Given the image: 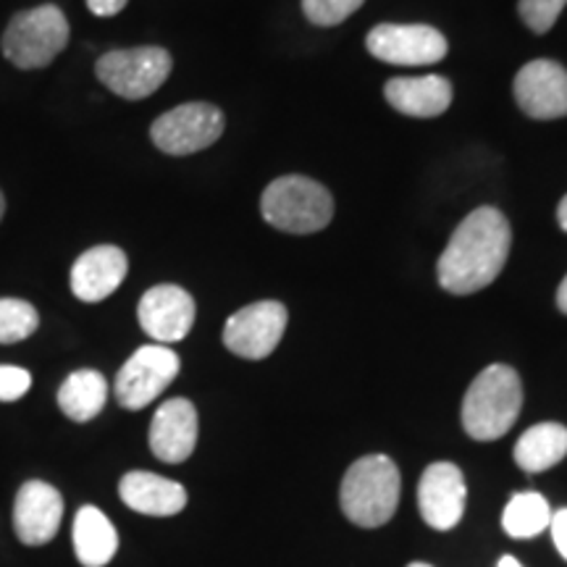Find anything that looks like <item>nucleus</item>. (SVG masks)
I'll return each mask as SVG.
<instances>
[{
    "label": "nucleus",
    "mask_w": 567,
    "mask_h": 567,
    "mask_svg": "<svg viewBox=\"0 0 567 567\" xmlns=\"http://www.w3.org/2000/svg\"><path fill=\"white\" fill-rule=\"evenodd\" d=\"M40 329V313L19 297H0V344H19Z\"/></svg>",
    "instance_id": "5701e85b"
},
{
    "label": "nucleus",
    "mask_w": 567,
    "mask_h": 567,
    "mask_svg": "<svg viewBox=\"0 0 567 567\" xmlns=\"http://www.w3.org/2000/svg\"><path fill=\"white\" fill-rule=\"evenodd\" d=\"M182 360L172 347L166 344H145L132 354L122 365L116 381H113V394L124 410L147 408L155 396H161L174 379L179 375Z\"/></svg>",
    "instance_id": "0eeeda50"
},
{
    "label": "nucleus",
    "mask_w": 567,
    "mask_h": 567,
    "mask_svg": "<svg viewBox=\"0 0 567 567\" xmlns=\"http://www.w3.org/2000/svg\"><path fill=\"white\" fill-rule=\"evenodd\" d=\"M74 551L84 567H105L118 551V534L103 509L84 505L74 517Z\"/></svg>",
    "instance_id": "6ab92c4d"
},
{
    "label": "nucleus",
    "mask_w": 567,
    "mask_h": 567,
    "mask_svg": "<svg viewBox=\"0 0 567 567\" xmlns=\"http://www.w3.org/2000/svg\"><path fill=\"white\" fill-rule=\"evenodd\" d=\"M174 61L166 48L142 45L103 53L95 63V74L105 90L124 101H145L172 74Z\"/></svg>",
    "instance_id": "423d86ee"
},
{
    "label": "nucleus",
    "mask_w": 567,
    "mask_h": 567,
    "mask_svg": "<svg viewBox=\"0 0 567 567\" xmlns=\"http://www.w3.org/2000/svg\"><path fill=\"white\" fill-rule=\"evenodd\" d=\"M567 455V429L563 423H538L517 439L515 463L526 473H544Z\"/></svg>",
    "instance_id": "412c9836"
},
{
    "label": "nucleus",
    "mask_w": 567,
    "mask_h": 567,
    "mask_svg": "<svg viewBox=\"0 0 567 567\" xmlns=\"http://www.w3.org/2000/svg\"><path fill=\"white\" fill-rule=\"evenodd\" d=\"M197 410L189 400L184 396H174V400L163 402L155 410L153 423H151V450L161 463L179 465L184 460L193 457L197 446Z\"/></svg>",
    "instance_id": "dca6fc26"
},
{
    "label": "nucleus",
    "mask_w": 567,
    "mask_h": 567,
    "mask_svg": "<svg viewBox=\"0 0 567 567\" xmlns=\"http://www.w3.org/2000/svg\"><path fill=\"white\" fill-rule=\"evenodd\" d=\"M557 221L563 226V231H567V195L563 197V203H559L557 208Z\"/></svg>",
    "instance_id": "c756f323"
},
{
    "label": "nucleus",
    "mask_w": 567,
    "mask_h": 567,
    "mask_svg": "<svg viewBox=\"0 0 567 567\" xmlns=\"http://www.w3.org/2000/svg\"><path fill=\"white\" fill-rule=\"evenodd\" d=\"M32 389V373L19 365H0V402H17Z\"/></svg>",
    "instance_id": "a878e982"
},
{
    "label": "nucleus",
    "mask_w": 567,
    "mask_h": 567,
    "mask_svg": "<svg viewBox=\"0 0 567 567\" xmlns=\"http://www.w3.org/2000/svg\"><path fill=\"white\" fill-rule=\"evenodd\" d=\"M384 97L394 111L413 118H434L452 105V84L446 76H396L389 80Z\"/></svg>",
    "instance_id": "a211bd4d"
},
{
    "label": "nucleus",
    "mask_w": 567,
    "mask_h": 567,
    "mask_svg": "<svg viewBox=\"0 0 567 567\" xmlns=\"http://www.w3.org/2000/svg\"><path fill=\"white\" fill-rule=\"evenodd\" d=\"M105 402H109V381L92 368L74 371L59 389L61 413L74 423H90L103 413Z\"/></svg>",
    "instance_id": "aec40b11"
},
{
    "label": "nucleus",
    "mask_w": 567,
    "mask_h": 567,
    "mask_svg": "<svg viewBox=\"0 0 567 567\" xmlns=\"http://www.w3.org/2000/svg\"><path fill=\"white\" fill-rule=\"evenodd\" d=\"M523 408V384L509 365H488L467 386L463 429L476 442H496L513 429Z\"/></svg>",
    "instance_id": "7ed1b4c3"
},
{
    "label": "nucleus",
    "mask_w": 567,
    "mask_h": 567,
    "mask_svg": "<svg viewBox=\"0 0 567 567\" xmlns=\"http://www.w3.org/2000/svg\"><path fill=\"white\" fill-rule=\"evenodd\" d=\"M260 213L279 231L313 234L329 226L334 197L308 176H279L260 197Z\"/></svg>",
    "instance_id": "39448f33"
},
{
    "label": "nucleus",
    "mask_w": 567,
    "mask_h": 567,
    "mask_svg": "<svg viewBox=\"0 0 567 567\" xmlns=\"http://www.w3.org/2000/svg\"><path fill=\"white\" fill-rule=\"evenodd\" d=\"M513 229L505 213L496 208H476L452 234L450 245L439 258L436 274L442 289L452 295H473L494 284L502 274Z\"/></svg>",
    "instance_id": "f257e3e1"
},
{
    "label": "nucleus",
    "mask_w": 567,
    "mask_h": 567,
    "mask_svg": "<svg viewBox=\"0 0 567 567\" xmlns=\"http://www.w3.org/2000/svg\"><path fill=\"white\" fill-rule=\"evenodd\" d=\"M226 130L221 109L210 103H184L166 111L151 126V140L166 155H193L216 145Z\"/></svg>",
    "instance_id": "6e6552de"
},
{
    "label": "nucleus",
    "mask_w": 567,
    "mask_h": 567,
    "mask_svg": "<svg viewBox=\"0 0 567 567\" xmlns=\"http://www.w3.org/2000/svg\"><path fill=\"white\" fill-rule=\"evenodd\" d=\"M126 3H130V0H87V9L90 13H95V17L109 19L122 13L126 9Z\"/></svg>",
    "instance_id": "cd10ccee"
},
{
    "label": "nucleus",
    "mask_w": 567,
    "mask_h": 567,
    "mask_svg": "<svg viewBox=\"0 0 567 567\" xmlns=\"http://www.w3.org/2000/svg\"><path fill=\"white\" fill-rule=\"evenodd\" d=\"M496 567H523L520 563H517V559L513 557V555H505L499 559V563H496Z\"/></svg>",
    "instance_id": "7c9ffc66"
},
{
    "label": "nucleus",
    "mask_w": 567,
    "mask_h": 567,
    "mask_svg": "<svg viewBox=\"0 0 567 567\" xmlns=\"http://www.w3.org/2000/svg\"><path fill=\"white\" fill-rule=\"evenodd\" d=\"M71 27L66 13L55 3H42L34 9L19 11L9 21L0 51L3 59L21 71L48 69L59 55L66 51Z\"/></svg>",
    "instance_id": "20e7f679"
},
{
    "label": "nucleus",
    "mask_w": 567,
    "mask_h": 567,
    "mask_svg": "<svg viewBox=\"0 0 567 567\" xmlns=\"http://www.w3.org/2000/svg\"><path fill=\"white\" fill-rule=\"evenodd\" d=\"M400 467L386 455L354 460L339 488V505L347 520L360 528H381L392 520L400 505Z\"/></svg>",
    "instance_id": "f03ea898"
},
{
    "label": "nucleus",
    "mask_w": 567,
    "mask_h": 567,
    "mask_svg": "<svg viewBox=\"0 0 567 567\" xmlns=\"http://www.w3.org/2000/svg\"><path fill=\"white\" fill-rule=\"evenodd\" d=\"M195 300L187 289L176 284H158L147 289L137 305V318L142 331L155 344H176L193 331L195 326Z\"/></svg>",
    "instance_id": "9b49d317"
},
{
    "label": "nucleus",
    "mask_w": 567,
    "mask_h": 567,
    "mask_svg": "<svg viewBox=\"0 0 567 567\" xmlns=\"http://www.w3.org/2000/svg\"><path fill=\"white\" fill-rule=\"evenodd\" d=\"M467 486L463 471L455 463H434L423 471L417 484V509L425 526L452 530L463 520Z\"/></svg>",
    "instance_id": "f8f14e48"
},
{
    "label": "nucleus",
    "mask_w": 567,
    "mask_h": 567,
    "mask_svg": "<svg viewBox=\"0 0 567 567\" xmlns=\"http://www.w3.org/2000/svg\"><path fill=\"white\" fill-rule=\"evenodd\" d=\"M557 308L567 316V276H565L563 284H559V289H557Z\"/></svg>",
    "instance_id": "c85d7f7f"
},
{
    "label": "nucleus",
    "mask_w": 567,
    "mask_h": 567,
    "mask_svg": "<svg viewBox=\"0 0 567 567\" xmlns=\"http://www.w3.org/2000/svg\"><path fill=\"white\" fill-rule=\"evenodd\" d=\"M363 3L365 0H302V11L316 27H337Z\"/></svg>",
    "instance_id": "b1692460"
},
{
    "label": "nucleus",
    "mask_w": 567,
    "mask_h": 567,
    "mask_svg": "<svg viewBox=\"0 0 567 567\" xmlns=\"http://www.w3.org/2000/svg\"><path fill=\"white\" fill-rule=\"evenodd\" d=\"M118 496L134 513L151 517H172L187 507V488L147 471L126 473L118 481Z\"/></svg>",
    "instance_id": "f3484780"
},
{
    "label": "nucleus",
    "mask_w": 567,
    "mask_h": 567,
    "mask_svg": "<svg viewBox=\"0 0 567 567\" xmlns=\"http://www.w3.org/2000/svg\"><path fill=\"white\" fill-rule=\"evenodd\" d=\"M365 48L373 59L394 66H429L450 51V42L429 24H379L368 32Z\"/></svg>",
    "instance_id": "1a4fd4ad"
},
{
    "label": "nucleus",
    "mask_w": 567,
    "mask_h": 567,
    "mask_svg": "<svg viewBox=\"0 0 567 567\" xmlns=\"http://www.w3.org/2000/svg\"><path fill=\"white\" fill-rule=\"evenodd\" d=\"M551 507L538 492H520L507 502L502 513V528L513 538H536L549 528Z\"/></svg>",
    "instance_id": "4be33fe9"
},
{
    "label": "nucleus",
    "mask_w": 567,
    "mask_h": 567,
    "mask_svg": "<svg viewBox=\"0 0 567 567\" xmlns=\"http://www.w3.org/2000/svg\"><path fill=\"white\" fill-rule=\"evenodd\" d=\"M549 528H551V542H555L557 551L563 555V559L567 563V507L557 509V513H551Z\"/></svg>",
    "instance_id": "bb28decb"
},
{
    "label": "nucleus",
    "mask_w": 567,
    "mask_h": 567,
    "mask_svg": "<svg viewBox=\"0 0 567 567\" xmlns=\"http://www.w3.org/2000/svg\"><path fill=\"white\" fill-rule=\"evenodd\" d=\"M63 520V496L48 481H27L13 502V534L27 547L51 544Z\"/></svg>",
    "instance_id": "4468645a"
},
{
    "label": "nucleus",
    "mask_w": 567,
    "mask_h": 567,
    "mask_svg": "<svg viewBox=\"0 0 567 567\" xmlns=\"http://www.w3.org/2000/svg\"><path fill=\"white\" fill-rule=\"evenodd\" d=\"M408 567H434V565H429V563H410Z\"/></svg>",
    "instance_id": "473e14b6"
},
{
    "label": "nucleus",
    "mask_w": 567,
    "mask_h": 567,
    "mask_svg": "<svg viewBox=\"0 0 567 567\" xmlns=\"http://www.w3.org/2000/svg\"><path fill=\"white\" fill-rule=\"evenodd\" d=\"M3 216H6V195L3 189H0V221H3Z\"/></svg>",
    "instance_id": "2f4dec72"
},
{
    "label": "nucleus",
    "mask_w": 567,
    "mask_h": 567,
    "mask_svg": "<svg viewBox=\"0 0 567 567\" xmlns=\"http://www.w3.org/2000/svg\"><path fill=\"white\" fill-rule=\"evenodd\" d=\"M289 313L281 302L264 300L237 310L224 326L226 350L245 360H264L279 347Z\"/></svg>",
    "instance_id": "9d476101"
},
{
    "label": "nucleus",
    "mask_w": 567,
    "mask_h": 567,
    "mask_svg": "<svg viewBox=\"0 0 567 567\" xmlns=\"http://www.w3.org/2000/svg\"><path fill=\"white\" fill-rule=\"evenodd\" d=\"M515 101L520 111L538 122L567 116V69L563 63L538 59L517 71Z\"/></svg>",
    "instance_id": "ddd939ff"
},
{
    "label": "nucleus",
    "mask_w": 567,
    "mask_h": 567,
    "mask_svg": "<svg viewBox=\"0 0 567 567\" xmlns=\"http://www.w3.org/2000/svg\"><path fill=\"white\" fill-rule=\"evenodd\" d=\"M565 6L567 0H520V3H517V11H520V19L526 21L530 32L544 34L557 24Z\"/></svg>",
    "instance_id": "393cba45"
},
{
    "label": "nucleus",
    "mask_w": 567,
    "mask_h": 567,
    "mask_svg": "<svg viewBox=\"0 0 567 567\" xmlns=\"http://www.w3.org/2000/svg\"><path fill=\"white\" fill-rule=\"evenodd\" d=\"M126 274H130V258L122 247L97 245L84 250L71 266V292L82 302H103L122 287Z\"/></svg>",
    "instance_id": "2eb2a0df"
}]
</instances>
